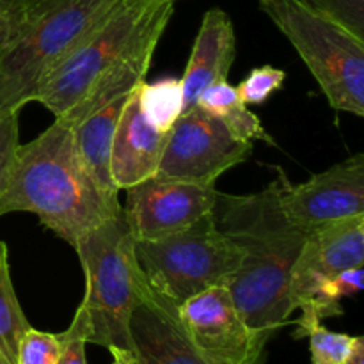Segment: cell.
<instances>
[{"label": "cell", "mask_w": 364, "mask_h": 364, "mask_svg": "<svg viewBox=\"0 0 364 364\" xmlns=\"http://www.w3.org/2000/svg\"><path fill=\"white\" fill-rule=\"evenodd\" d=\"M294 45L334 110L364 116V41L308 0H258Z\"/></svg>", "instance_id": "8992f818"}, {"label": "cell", "mask_w": 364, "mask_h": 364, "mask_svg": "<svg viewBox=\"0 0 364 364\" xmlns=\"http://www.w3.org/2000/svg\"><path fill=\"white\" fill-rule=\"evenodd\" d=\"M130 340L137 364H212L188 338L178 306L142 274L130 315Z\"/></svg>", "instance_id": "4fadbf2b"}, {"label": "cell", "mask_w": 364, "mask_h": 364, "mask_svg": "<svg viewBox=\"0 0 364 364\" xmlns=\"http://www.w3.org/2000/svg\"><path fill=\"white\" fill-rule=\"evenodd\" d=\"M139 103L153 127L160 132L173 128L178 117L183 114V87L180 78H162L155 84L141 82L139 85Z\"/></svg>", "instance_id": "d6986e66"}, {"label": "cell", "mask_w": 364, "mask_h": 364, "mask_svg": "<svg viewBox=\"0 0 364 364\" xmlns=\"http://www.w3.org/2000/svg\"><path fill=\"white\" fill-rule=\"evenodd\" d=\"M237 59V38L231 18L219 7L206 11L194 39L191 59L181 80L183 112L198 105L205 89L217 82H226Z\"/></svg>", "instance_id": "9a60e30c"}, {"label": "cell", "mask_w": 364, "mask_h": 364, "mask_svg": "<svg viewBox=\"0 0 364 364\" xmlns=\"http://www.w3.org/2000/svg\"><path fill=\"white\" fill-rule=\"evenodd\" d=\"M109 352L112 354V364H137L132 352L121 350V348H109Z\"/></svg>", "instance_id": "83f0119b"}, {"label": "cell", "mask_w": 364, "mask_h": 364, "mask_svg": "<svg viewBox=\"0 0 364 364\" xmlns=\"http://www.w3.org/2000/svg\"><path fill=\"white\" fill-rule=\"evenodd\" d=\"M347 364H364V338L355 336L354 348H352V354L348 358Z\"/></svg>", "instance_id": "4316f807"}, {"label": "cell", "mask_w": 364, "mask_h": 364, "mask_svg": "<svg viewBox=\"0 0 364 364\" xmlns=\"http://www.w3.org/2000/svg\"><path fill=\"white\" fill-rule=\"evenodd\" d=\"M27 4L28 0H0V60L18 39Z\"/></svg>", "instance_id": "d4e9b609"}, {"label": "cell", "mask_w": 364, "mask_h": 364, "mask_svg": "<svg viewBox=\"0 0 364 364\" xmlns=\"http://www.w3.org/2000/svg\"><path fill=\"white\" fill-rule=\"evenodd\" d=\"M18 116L20 112L0 116V196L6 188L7 174L13 164L16 149L20 146V134H18Z\"/></svg>", "instance_id": "484cf974"}, {"label": "cell", "mask_w": 364, "mask_h": 364, "mask_svg": "<svg viewBox=\"0 0 364 364\" xmlns=\"http://www.w3.org/2000/svg\"><path fill=\"white\" fill-rule=\"evenodd\" d=\"M281 205L291 224L315 231L327 224L364 215V153H355L304 183L283 178Z\"/></svg>", "instance_id": "8fae6325"}, {"label": "cell", "mask_w": 364, "mask_h": 364, "mask_svg": "<svg viewBox=\"0 0 364 364\" xmlns=\"http://www.w3.org/2000/svg\"><path fill=\"white\" fill-rule=\"evenodd\" d=\"M251 155L252 142L235 137L219 117L196 105L181 114L169 130L155 176L215 187L220 174Z\"/></svg>", "instance_id": "ba28073f"}, {"label": "cell", "mask_w": 364, "mask_h": 364, "mask_svg": "<svg viewBox=\"0 0 364 364\" xmlns=\"http://www.w3.org/2000/svg\"><path fill=\"white\" fill-rule=\"evenodd\" d=\"M284 78H287V73L279 68L269 66V64L255 68L242 80V84L237 87V92L245 105H259L283 87Z\"/></svg>", "instance_id": "7402d4cb"}, {"label": "cell", "mask_w": 364, "mask_h": 364, "mask_svg": "<svg viewBox=\"0 0 364 364\" xmlns=\"http://www.w3.org/2000/svg\"><path fill=\"white\" fill-rule=\"evenodd\" d=\"M60 338V358L57 364H87L85 359V345H87V318L82 304L75 311L70 327Z\"/></svg>", "instance_id": "cb8c5ba5"}, {"label": "cell", "mask_w": 364, "mask_h": 364, "mask_svg": "<svg viewBox=\"0 0 364 364\" xmlns=\"http://www.w3.org/2000/svg\"><path fill=\"white\" fill-rule=\"evenodd\" d=\"M308 2L364 41V0H308Z\"/></svg>", "instance_id": "603a6c76"}, {"label": "cell", "mask_w": 364, "mask_h": 364, "mask_svg": "<svg viewBox=\"0 0 364 364\" xmlns=\"http://www.w3.org/2000/svg\"><path fill=\"white\" fill-rule=\"evenodd\" d=\"M28 327L11 281L7 245L0 242V364H16L18 345Z\"/></svg>", "instance_id": "ac0fdd59"}, {"label": "cell", "mask_w": 364, "mask_h": 364, "mask_svg": "<svg viewBox=\"0 0 364 364\" xmlns=\"http://www.w3.org/2000/svg\"><path fill=\"white\" fill-rule=\"evenodd\" d=\"M123 215L135 242L160 240L210 215L217 201L215 187L160 180L153 176L127 188Z\"/></svg>", "instance_id": "30bf717a"}, {"label": "cell", "mask_w": 364, "mask_h": 364, "mask_svg": "<svg viewBox=\"0 0 364 364\" xmlns=\"http://www.w3.org/2000/svg\"><path fill=\"white\" fill-rule=\"evenodd\" d=\"M284 171L259 192L217 194L215 226L242 255L240 267L226 283L238 315L256 333L272 336L295 311L290 277L308 231L290 223L281 205Z\"/></svg>", "instance_id": "7a4b0ae2"}, {"label": "cell", "mask_w": 364, "mask_h": 364, "mask_svg": "<svg viewBox=\"0 0 364 364\" xmlns=\"http://www.w3.org/2000/svg\"><path fill=\"white\" fill-rule=\"evenodd\" d=\"M132 92L117 96L95 114L85 117L80 124L73 127V139L78 155L89 171L100 191L112 201H119V188L116 187L110 174V153H112L114 135L124 105Z\"/></svg>", "instance_id": "2e32d148"}, {"label": "cell", "mask_w": 364, "mask_h": 364, "mask_svg": "<svg viewBox=\"0 0 364 364\" xmlns=\"http://www.w3.org/2000/svg\"><path fill=\"white\" fill-rule=\"evenodd\" d=\"M60 358L59 334L28 327L18 345L16 364H57Z\"/></svg>", "instance_id": "44dd1931"}, {"label": "cell", "mask_w": 364, "mask_h": 364, "mask_svg": "<svg viewBox=\"0 0 364 364\" xmlns=\"http://www.w3.org/2000/svg\"><path fill=\"white\" fill-rule=\"evenodd\" d=\"M135 256L144 279L176 306L212 287H226L242 262L212 213L160 240L135 242Z\"/></svg>", "instance_id": "52a82bcc"}, {"label": "cell", "mask_w": 364, "mask_h": 364, "mask_svg": "<svg viewBox=\"0 0 364 364\" xmlns=\"http://www.w3.org/2000/svg\"><path fill=\"white\" fill-rule=\"evenodd\" d=\"M171 2H176V0H171Z\"/></svg>", "instance_id": "f1b7e54d"}, {"label": "cell", "mask_w": 364, "mask_h": 364, "mask_svg": "<svg viewBox=\"0 0 364 364\" xmlns=\"http://www.w3.org/2000/svg\"><path fill=\"white\" fill-rule=\"evenodd\" d=\"M73 249L85 274V294L80 304L87 318V343L134 354L130 315L142 272L123 210L85 231Z\"/></svg>", "instance_id": "5b68a950"}, {"label": "cell", "mask_w": 364, "mask_h": 364, "mask_svg": "<svg viewBox=\"0 0 364 364\" xmlns=\"http://www.w3.org/2000/svg\"><path fill=\"white\" fill-rule=\"evenodd\" d=\"M173 13L171 0H119L46 75L34 102L73 128L117 96L132 92L144 82Z\"/></svg>", "instance_id": "6da1fadb"}, {"label": "cell", "mask_w": 364, "mask_h": 364, "mask_svg": "<svg viewBox=\"0 0 364 364\" xmlns=\"http://www.w3.org/2000/svg\"><path fill=\"white\" fill-rule=\"evenodd\" d=\"M121 210L123 205L107 198L85 169L73 130L57 119L34 141L18 146L0 196V215L34 213L71 247Z\"/></svg>", "instance_id": "3957f363"}, {"label": "cell", "mask_w": 364, "mask_h": 364, "mask_svg": "<svg viewBox=\"0 0 364 364\" xmlns=\"http://www.w3.org/2000/svg\"><path fill=\"white\" fill-rule=\"evenodd\" d=\"M198 105L219 117L235 137L247 142L262 141L267 144H276L263 128L259 117L251 112L247 105L242 102L237 87L230 85L228 82H217L205 89L199 96Z\"/></svg>", "instance_id": "e0dca14e"}, {"label": "cell", "mask_w": 364, "mask_h": 364, "mask_svg": "<svg viewBox=\"0 0 364 364\" xmlns=\"http://www.w3.org/2000/svg\"><path fill=\"white\" fill-rule=\"evenodd\" d=\"M139 85L124 105L110 153V174L119 191L155 176L169 135L153 127L142 112Z\"/></svg>", "instance_id": "5bb4252c"}, {"label": "cell", "mask_w": 364, "mask_h": 364, "mask_svg": "<svg viewBox=\"0 0 364 364\" xmlns=\"http://www.w3.org/2000/svg\"><path fill=\"white\" fill-rule=\"evenodd\" d=\"M192 343L212 364H263L269 334L251 331L226 287H212L178 306Z\"/></svg>", "instance_id": "9c48e42d"}, {"label": "cell", "mask_w": 364, "mask_h": 364, "mask_svg": "<svg viewBox=\"0 0 364 364\" xmlns=\"http://www.w3.org/2000/svg\"><path fill=\"white\" fill-rule=\"evenodd\" d=\"M119 0H28L18 39L0 60V116L34 102L46 75Z\"/></svg>", "instance_id": "277c9868"}, {"label": "cell", "mask_w": 364, "mask_h": 364, "mask_svg": "<svg viewBox=\"0 0 364 364\" xmlns=\"http://www.w3.org/2000/svg\"><path fill=\"white\" fill-rule=\"evenodd\" d=\"M364 265V215L348 217L309 231L290 277L295 309H308L320 287L341 270Z\"/></svg>", "instance_id": "7c38bea8"}, {"label": "cell", "mask_w": 364, "mask_h": 364, "mask_svg": "<svg viewBox=\"0 0 364 364\" xmlns=\"http://www.w3.org/2000/svg\"><path fill=\"white\" fill-rule=\"evenodd\" d=\"M306 338H309L311 364H347L355 343V336L334 333L323 327L322 322L315 323Z\"/></svg>", "instance_id": "ffe728a7"}]
</instances>
